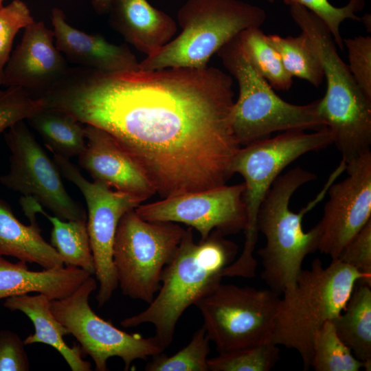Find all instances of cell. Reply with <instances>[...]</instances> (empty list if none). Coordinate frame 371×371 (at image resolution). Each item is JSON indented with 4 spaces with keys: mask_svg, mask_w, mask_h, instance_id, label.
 Listing matches in <instances>:
<instances>
[{
    "mask_svg": "<svg viewBox=\"0 0 371 371\" xmlns=\"http://www.w3.org/2000/svg\"><path fill=\"white\" fill-rule=\"evenodd\" d=\"M234 96L232 78L214 67L106 73L78 66L43 99L111 134L166 198L225 185L232 175L240 147Z\"/></svg>",
    "mask_w": 371,
    "mask_h": 371,
    "instance_id": "6da1fadb",
    "label": "cell"
},
{
    "mask_svg": "<svg viewBox=\"0 0 371 371\" xmlns=\"http://www.w3.org/2000/svg\"><path fill=\"white\" fill-rule=\"evenodd\" d=\"M192 227L186 229L170 262L164 268L160 288L143 311L121 321L124 328L148 323L164 348L172 343L177 324L191 305L213 291L221 283L224 269L235 260L238 246L217 230L196 243Z\"/></svg>",
    "mask_w": 371,
    "mask_h": 371,
    "instance_id": "7a4b0ae2",
    "label": "cell"
},
{
    "mask_svg": "<svg viewBox=\"0 0 371 371\" xmlns=\"http://www.w3.org/2000/svg\"><path fill=\"white\" fill-rule=\"evenodd\" d=\"M346 167V162L341 159L323 189L298 212L289 207L293 194L317 178L315 174L300 166L281 174L263 199L258 212L257 228L265 236L266 244L258 254L262 261L261 278L277 294L282 295L295 284L305 258L318 250L321 236L319 223L304 232L302 221L304 215L324 198L330 185Z\"/></svg>",
    "mask_w": 371,
    "mask_h": 371,
    "instance_id": "3957f363",
    "label": "cell"
},
{
    "mask_svg": "<svg viewBox=\"0 0 371 371\" xmlns=\"http://www.w3.org/2000/svg\"><path fill=\"white\" fill-rule=\"evenodd\" d=\"M359 281L371 284V275L339 259L332 260L326 267L319 258L315 259L282 293L271 341L297 350L304 370H308L317 332L325 322L341 313Z\"/></svg>",
    "mask_w": 371,
    "mask_h": 371,
    "instance_id": "277c9868",
    "label": "cell"
},
{
    "mask_svg": "<svg viewBox=\"0 0 371 371\" xmlns=\"http://www.w3.org/2000/svg\"><path fill=\"white\" fill-rule=\"evenodd\" d=\"M289 6L293 20L308 37L321 61L326 91L318 100L319 113L347 164L370 150L371 99L361 90L339 56L333 36L322 19L302 5Z\"/></svg>",
    "mask_w": 371,
    "mask_h": 371,
    "instance_id": "5b68a950",
    "label": "cell"
},
{
    "mask_svg": "<svg viewBox=\"0 0 371 371\" xmlns=\"http://www.w3.org/2000/svg\"><path fill=\"white\" fill-rule=\"evenodd\" d=\"M223 66L238 82L239 94L231 113L232 128L240 146L291 130L326 126L318 100L297 105L282 100L253 65L240 33L217 52Z\"/></svg>",
    "mask_w": 371,
    "mask_h": 371,
    "instance_id": "8992f818",
    "label": "cell"
},
{
    "mask_svg": "<svg viewBox=\"0 0 371 371\" xmlns=\"http://www.w3.org/2000/svg\"><path fill=\"white\" fill-rule=\"evenodd\" d=\"M177 19L181 32L139 62L141 69L205 67L213 54L243 31L260 27L266 12L243 0H186Z\"/></svg>",
    "mask_w": 371,
    "mask_h": 371,
    "instance_id": "52a82bcc",
    "label": "cell"
},
{
    "mask_svg": "<svg viewBox=\"0 0 371 371\" xmlns=\"http://www.w3.org/2000/svg\"><path fill=\"white\" fill-rule=\"evenodd\" d=\"M333 144L325 126L312 133L303 130L282 132L240 147L231 163L232 174L244 179L243 199L247 212L245 244L240 256L229 266L230 272L242 278L256 275L257 261L253 252L258 239L257 216L266 194L283 170L300 157Z\"/></svg>",
    "mask_w": 371,
    "mask_h": 371,
    "instance_id": "ba28073f",
    "label": "cell"
},
{
    "mask_svg": "<svg viewBox=\"0 0 371 371\" xmlns=\"http://www.w3.org/2000/svg\"><path fill=\"white\" fill-rule=\"evenodd\" d=\"M185 232L175 223L144 220L135 209L122 216L115 236L113 262L124 295L152 302L160 288L163 271Z\"/></svg>",
    "mask_w": 371,
    "mask_h": 371,
    "instance_id": "9c48e42d",
    "label": "cell"
},
{
    "mask_svg": "<svg viewBox=\"0 0 371 371\" xmlns=\"http://www.w3.org/2000/svg\"><path fill=\"white\" fill-rule=\"evenodd\" d=\"M280 298L269 289L221 283L194 306L220 353L271 342Z\"/></svg>",
    "mask_w": 371,
    "mask_h": 371,
    "instance_id": "30bf717a",
    "label": "cell"
},
{
    "mask_svg": "<svg viewBox=\"0 0 371 371\" xmlns=\"http://www.w3.org/2000/svg\"><path fill=\"white\" fill-rule=\"evenodd\" d=\"M91 276L69 296L51 300V311L81 346L82 351L93 359L97 371H106L107 361L120 357L128 370L136 359H146L163 352L164 349L154 337L145 338L128 333L99 317L91 308L89 300L97 289Z\"/></svg>",
    "mask_w": 371,
    "mask_h": 371,
    "instance_id": "8fae6325",
    "label": "cell"
},
{
    "mask_svg": "<svg viewBox=\"0 0 371 371\" xmlns=\"http://www.w3.org/2000/svg\"><path fill=\"white\" fill-rule=\"evenodd\" d=\"M10 170L0 177L5 187L34 199L63 221H87L83 206L67 192L60 172L23 121L8 129Z\"/></svg>",
    "mask_w": 371,
    "mask_h": 371,
    "instance_id": "7c38bea8",
    "label": "cell"
},
{
    "mask_svg": "<svg viewBox=\"0 0 371 371\" xmlns=\"http://www.w3.org/2000/svg\"><path fill=\"white\" fill-rule=\"evenodd\" d=\"M54 161L60 173L80 190L87 203V225L99 284L95 299L102 307L118 286L113 262L118 223L126 212L135 209L144 201L135 195L113 190L100 182L89 181L69 159L54 155Z\"/></svg>",
    "mask_w": 371,
    "mask_h": 371,
    "instance_id": "4fadbf2b",
    "label": "cell"
},
{
    "mask_svg": "<svg viewBox=\"0 0 371 371\" xmlns=\"http://www.w3.org/2000/svg\"><path fill=\"white\" fill-rule=\"evenodd\" d=\"M244 190V183L225 184L140 204L135 211L148 221L187 225L197 230L203 240L214 230L225 236L245 229L247 212Z\"/></svg>",
    "mask_w": 371,
    "mask_h": 371,
    "instance_id": "5bb4252c",
    "label": "cell"
},
{
    "mask_svg": "<svg viewBox=\"0 0 371 371\" xmlns=\"http://www.w3.org/2000/svg\"><path fill=\"white\" fill-rule=\"evenodd\" d=\"M347 177L333 183L319 221L318 250L337 259L351 238L371 220V151L346 164Z\"/></svg>",
    "mask_w": 371,
    "mask_h": 371,
    "instance_id": "9a60e30c",
    "label": "cell"
},
{
    "mask_svg": "<svg viewBox=\"0 0 371 371\" xmlns=\"http://www.w3.org/2000/svg\"><path fill=\"white\" fill-rule=\"evenodd\" d=\"M69 67L55 45L53 30L42 21H34L24 29L10 55L1 86L19 87L39 98L62 80Z\"/></svg>",
    "mask_w": 371,
    "mask_h": 371,
    "instance_id": "2e32d148",
    "label": "cell"
},
{
    "mask_svg": "<svg viewBox=\"0 0 371 371\" xmlns=\"http://www.w3.org/2000/svg\"><path fill=\"white\" fill-rule=\"evenodd\" d=\"M85 148L78 156V163L93 181L143 201L156 193L139 164L111 134L85 124Z\"/></svg>",
    "mask_w": 371,
    "mask_h": 371,
    "instance_id": "e0dca14e",
    "label": "cell"
},
{
    "mask_svg": "<svg viewBox=\"0 0 371 371\" xmlns=\"http://www.w3.org/2000/svg\"><path fill=\"white\" fill-rule=\"evenodd\" d=\"M51 21L55 45L69 62L106 73L140 68L139 62L127 46L111 43L100 34L72 27L60 8L52 10Z\"/></svg>",
    "mask_w": 371,
    "mask_h": 371,
    "instance_id": "ac0fdd59",
    "label": "cell"
},
{
    "mask_svg": "<svg viewBox=\"0 0 371 371\" xmlns=\"http://www.w3.org/2000/svg\"><path fill=\"white\" fill-rule=\"evenodd\" d=\"M109 22L124 40L147 56L176 36L177 22L147 0H111Z\"/></svg>",
    "mask_w": 371,
    "mask_h": 371,
    "instance_id": "d6986e66",
    "label": "cell"
},
{
    "mask_svg": "<svg viewBox=\"0 0 371 371\" xmlns=\"http://www.w3.org/2000/svg\"><path fill=\"white\" fill-rule=\"evenodd\" d=\"M27 262H10L0 256V300L38 293L51 300L66 297L91 275L74 267H61L39 271H31Z\"/></svg>",
    "mask_w": 371,
    "mask_h": 371,
    "instance_id": "ffe728a7",
    "label": "cell"
},
{
    "mask_svg": "<svg viewBox=\"0 0 371 371\" xmlns=\"http://www.w3.org/2000/svg\"><path fill=\"white\" fill-rule=\"evenodd\" d=\"M51 300L43 294H23L5 298L3 306L12 311H19L27 315L34 327V333L24 340L25 345L41 343L54 348L64 358L72 371H90L91 363L82 357V349L69 346L63 337L70 335L67 328L51 311Z\"/></svg>",
    "mask_w": 371,
    "mask_h": 371,
    "instance_id": "44dd1931",
    "label": "cell"
},
{
    "mask_svg": "<svg viewBox=\"0 0 371 371\" xmlns=\"http://www.w3.org/2000/svg\"><path fill=\"white\" fill-rule=\"evenodd\" d=\"M0 256H9L45 269L64 266L56 250L43 238L37 223L25 225L0 199Z\"/></svg>",
    "mask_w": 371,
    "mask_h": 371,
    "instance_id": "7402d4cb",
    "label": "cell"
},
{
    "mask_svg": "<svg viewBox=\"0 0 371 371\" xmlns=\"http://www.w3.org/2000/svg\"><path fill=\"white\" fill-rule=\"evenodd\" d=\"M371 284L358 282L341 313L332 320L336 333L355 357L371 370Z\"/></svg>",
    "mask_w": 371,
    "mask_h": 371,
    "instance_id": "603a6c76",
    "label": "cell"
},
{
    "mask_svg": "<svg viewBox=\"0 0 371 371\" xmlns=\"http://www.w3.org/2000/svg\"><path fill=\"white\" fill-rule=\"evenodd\" d=\"M25 213H41L52 223L51 245L56 250L65 266L82 269L95 275V263L91 248L87 221H67L47 214L34 199L25 196L21 201Z\"/></svg>",
    "mask_w": 371,
    "mask_h": 371,
    "instance_id": "cb8c5ba5",
    "label": "cell"
},
{
    "mask_svg": "<svg viewBox=\"0 0 371 371\" xmlns=\"http://www.w3.org/2000/svg\"><path fill=\"white\" fill-rule=\"evenodd\" d=\"M27 120L53 155L69 159L84 150L85 126L71 115L44 105Z\"/></svg>",
    "mask_w": 371,
    "mask_h": 371,
    "instance_id": "d4e9b609",
    "label": "cell"
},
{
    "mask_svg": "<svg viewBox=\"0 0 371 371\" xmlns=\"http://www.w3.org/2000/svg\"><path fill=\"white\" fill-rule=\"evenodd\" d=\"M268 43L278 52L286 71L314 87L321 85L324 76L319 58L305 33L297 36H265Z\"/></svg>",
    "mask_w": 371,
    "mask_h": 371,
    "instance_id": "484cf974",
    "label": "cell"
},
{
    "mask_svg": "<svg viewBox=\"0 0 371 371\" xmlns=\"http://www.w3.org/2000/svg\"><path fill=\"white\" fill-rule=\"evenodd\" d=\"M265 36L260 27H251L240 33L244 47L257 71L273 89L287 91L293 85V77Z\"/></svg>",
    "mask_w": 371,
    "mask_h": 371,
    "instance_id": "4316f807",
    "label": "cell"
},
{
    "mask_svg": "<svg viewBox=\"0 0 371 371\" xmlns=\"http://www.w3.org/2000/svg\"><path fill=\"white\" fill-rule=\"evenodd\" d=\"M311 367L316 371H359L364 364L339 337L332 320H328L315 336Z\"/></svg>",
    "mask_w": 371,
    "mask_h": 371,
    "instance_id": "83f0119b",
    "label": "cell"
},
{
    "mask_svg": "<svg viewBox=\"0 0 371 371\" xmlns=\"http://www.w3.org/2000/svg\"><path fill=\"white\" fill-rule=\"evenodd\" d=\"M279 346L267 342L208 358L210 371H269L280 359Z\"/></svg>",
    "mask_w": 371,
    "mask_h": 371,
    "instance_id": "f1b7e54d",
    "label": "cell"
},
{
    "mask_svg": "<svg viewBox=\"0 0 371 371\" xmlns=\"http://www.w3.org/2000/svg\"><path fill=\"white\" fill-rule=\"evenodd\" d=\"M210 339L203 326L193 335L191 341L171 356L163 352L153 357L145 366L146 371H209Z\"/></svg>",
    "mask_w": 371,
    "mask_h": 371,
    "instance_id": "f546056e",
    "label": "cell"
},
{
    "mask_svg": "<svg viewBox=\"0 0 371 371\" xmlns=\"http://www.w3.org/2000/svg\"><path fill=\"white\" fill-rule=\"evenodd\" d=\"M286 5L298 4L315 14L326 24L337 47L344 49L340 33L341 23L346 19L361 21L355 14L364 7V0H349L343 7H335L328 0H283Z\"/></svg>",
    "mask_w": 371,
    "mask_h": 371,
    "instance_id": "4dcf8cb0",
    "label": "cell"
},
{
    "mask_svg": "<svg viewBox=\"0 0 371 371\" xmlns=\"http://www.w3.org/2000/svg\"><path fill=\"white\" fill-rule=\"evenodd\" d=\"M34 21L28 6L22 0H14L0 8V86L16 34Z\"/></svg>",
    "mask_w": 371,
    "mask_h": 371,
    "instance_id": "1f68e13d",
    "label": "cell"
},
{
    "mask_svg": "<svg viewBox=\"0 0 371 371\" xmlns=\"http://www.w3.org/2000/svg\"><path fill=\"white\" fill-rule=\"evenodd\" d=\"M43 107L41 98L32 96L21 87H8L0 90V134Z\"/></svg>",
    "mask_w": 371,
    "mask_h": 371,
    "instance_id": "d6a6232c",
    "label": "cell"
},
{
    "mask_svg": "<svg viewBox=\"0 0 371 371\" xmlns=\"http://www.w3.org/2000/svg\"><path fill=\"white\" fill-rule=\"evenodd\" d=\"M343 43L348 49L349 70L363 93L371 99V37L358 36Z\"/></svg>",
    "mask_w": 371,
    "mask_h": 371,
    "instance_id": "836d02e7",
    "label": "cell"
},
{
    "mask_svg": "<svg viewBox=\"0 0 371 371\" xmlns=\"http://www.w3.org/2000/svg\"><path fill=\"white\" fill-rule=\"evenodd\" d=\"M337 259L371 275V220L351 238Z\"/></svg>",
    "mask_w": 371,
    "mask_h": 371,
    "instance_id": "e575fe53",
    "label": "cell"
},
{
    "mask_svg": "<svg viewBox=\"0 0 371 371\" xmlns=\"http://www.w3.org/2000/svg\"><path fill=\"white\" fill-rule=\"evenodd\" d=\"M23 340L16 333L0 330V371H28L30 361Z\"/></svg>",
    "mask_w": 371,
    "mask_h": 371,
    "instance_id": "d590c367",
    "label": "cell"
},
{
    "mask_svg": "<svg viewBox=\"0 0 371 371\" xmlns=\"http://www.w3.org/2000/svg\"><path fill=\"white\" fill-rule=\"evenodd\" d=\"M111 0H93L92 5L94 10L99 14H104L108 12Z\"/></svg>",
    "mask_w": 371,
    "mask_h": 371,
    "instance_id": "8d00e7d4",
    "label": "cell"
},
{
    "mask_svg": "<svg viewBox=\"0 0 371 371\" xmlns=\"http://www.w3.org/2000/svg\"><path fill=\"white\" fill-rule=\"evenodd\" d=\"M361 21L364 23L367 29L369 30V32H370V14H366L362 19H361Z\"/></svg>",
    "mask_w": 371,
    "mask_h": 371,
    "instance_id": "74e56055",
    "label": "cell"
},
{
    "mask_svg": "<svg viewBox=\"0 0 371 371\" xmlns=\"http://www.w3.org/2000/svg\"><path fill=\"white\" fill-rule=\"evenodd\" d=\"M3 0H0V8L3 7Z\"/></svg>",
    "mask_w": 371,
    "mask_h": 371,
    "instance_id": "f35d334b",
    "label": "cell"
},
{
    "mask_svg": "<svg viewBox=\"0 0 371 371\" xmlns=\"http://www.w3.org/2000/svg\"><path fill=\"white\" fill-rule=\"evenodd\" d=\"M268 2L269 3H273L274 1H276V0H267Z\"/></svg>",
    "mask_w": 371,
    "mask_h": 371,
    "instance_id": "ab89813d",
    "label": "cell"
}]
</instances>
